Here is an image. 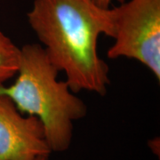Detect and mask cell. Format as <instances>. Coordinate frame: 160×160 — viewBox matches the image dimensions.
<instances>
[{"mask_svg":"<svg viewBox=\"0 0 160 160\" xmlns=\"http://www.w3.org/2000/svg\"><path fill=\"white\" fill-rule=\"evenodd\" d=\"M114 43L109 59L128 58L160 81V0H129L112 8Z\"/></svg>","mask_w":160,"mask_h":160,"instance_id":"3957f363","label":"cell"},{"mask_svg":"<svg viewBox=\"0 0 160 160\" xmlns=\"http://www.w3.org/2000/svg\"><path fill=\"white\" fill-rule=\"evenodd\" d=\"M52 152L40 120L24 116L10 98L0 94V160H38Z\"/></svg>","mask_w":160,"mask_h":160,"instance_id":"277c9868","label":"cell"},{"mask_svg":"<svg viewBox=\"0 0 160 160\" xmlns=\"http://www.w3.org/2000/svg\"><path fill=\"white\" fill-rule=\"evenodd\" d=\"M94 3H96L98 6H102L103 8H110L111 4L114 1H123V0H92Z\"/></svg>","mask_w":160,"mask_h":160,"instance_id":"8992f818","label":"cell"},{"mask_svg":"<svg viewBox=\"0 0 160 160\" xmlns=\"http://www.w3.org/2000/svg\"><path fill=\"white\" fill-rule=\"evenodd\" d=\"M20 52L21 47L0 30V87L17 74Z\"/></svg>","mask_w":160,"mask_h":160,"instance_id":"5b68a950","label":"cell"},{"mask_svg":"<svg viewBox=\"0 0 160 160\" xmlns=\"http://www.w3.org/2000/svg\"><path fill=\"white\" fill-rule=\"evenodd\" d=\"M38 160H48V158H40Z\"/></svg>","mask_w":160,"mask_h":160,"instance_id":"52a82bcc","label":"cell"},{"mask_svg":"<svg viewBox=\"0 0 160 160\" xmlns=\"http://www.w3.org/2000/svg\"><path fill=\"white\" fill-rule=\"evenodd\" d=\"M29 26L48 59L64 72L71 91L105 95L109 69L98 52L99 38H113L114 13L92 0H34Z\"/></svg>","mask_w":160,"mask_h":160,"instance_id":"6da1fadb","label":"cell"},{"mask_svg":"<svg viewBox=\"0 0 160 160\" xmlns=\"http://www.w3.org/2000/svg\"><path fill=\"white\" fill-rule=\"evenodd\" d=\"M58 70L39 44L21 47L15 81L0 87L22 114L38 118L44 126L52 151L69 149L74 122L85 118L87 107L75 95L67 81L58 79Z\"/></svg>","mask_w":160,"mask_h":160,"instance_id":"7a4b0ae2","label":"cell"}]
</instances>
